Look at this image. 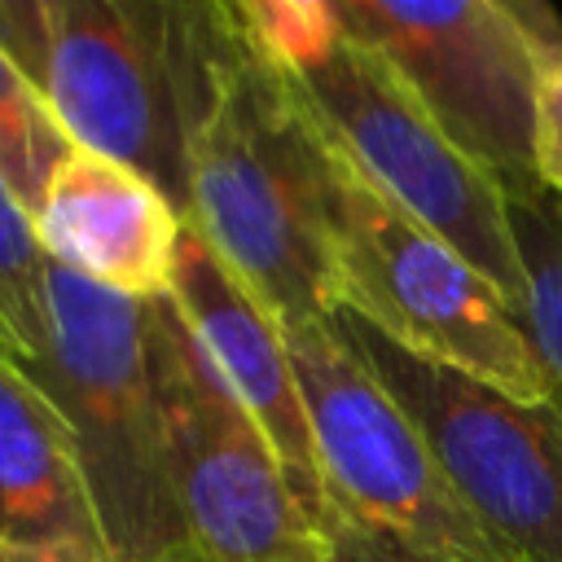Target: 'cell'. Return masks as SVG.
<instances>
[{
	"instance_id": "obj_1",
	"label": "cell",
	"mask_w": 562,
	"mask_h": 562,
	"mask_svg": "<svg viewBox=\"0 0 562 562\" xmlns=\"http://www.w3.org/2000/svg\"><path fill=\"white\" fill-rule=\"evenodd\" d=\"M184 224L281 329L325 321L338 307L334 145L259 31L198 132Z\"/></svg>"
},
{
	"instance_id": "obj_2",
	"label": "cell",
	"mask_w": 562,
	"mask_h": 562,
	"mask_svg": "<svg viewBox=\"0 0 562 562\" xmlns=\"http://www.w3.org/2000/svg\"><path fill=\"white\" fill-rule=\"evenodd\" d=\"M246 9L329 145L400 211L457 246L522 312L505 184L452 140L373 48L342 31L329 0H246Z\"/></svg>"
},
{
	"instance_id": "obj_3",
	"label": "cell",
	"mask_w": 562,
	"mask_h": 562,
	"mask_svg": "<svg viewBox=\"0 0 562 562\" xmlns=\"http://www.w3.org/2000/svg\"><path fill=\"white\" fill-rule=\"evenodd\" d=\"M255 44L246 0H53L44 97L70 145L149 176L189 211V162Z\"/></svg>"
},
{
	"instance_id": "obj_4",
	"label": "cell",
	"mask_w": 562,
	"mask_h": 562,
	"mask_svg": "<svg viewBox=\"0 0 562 562\" xmlns=\"http://www.w3.org/2000/svg\"><path fill=\"white\" fill-rule=\"evenodd\" d=\"M61 413L110 562H154L189 540L149 369L145 299L48 259L44 347L18 364Z\"/></svg>"
},
{
	"instance_id": "obj_5",
	"label": "cell",
	"mask_w": 562,
	"mask_h": 562,
	"mask_svg": "<svg viewBox=\"0 0 562 562\" xmlns=\"http://www.w3.org/2000/svg\"><path fill=\"white\" fill-rule=\"evenodd\" d=\"M334 272L338 307L413 356L461 369L514 400L558 404L522 312L457 246L373 189L338 149Z\"/></svg>"
},
{
	"instance_id": "obj_6",
	"label": "cell",
	"mask_w": 562,
	"mask_h": 562,
	"mask_svg": "<svg viewBox=\"0 0 562 562\" xmlns=\"http://www.w3.org/2000/svg\"><path fill=\"white\" fill-rule=\"evenodd\" d=\"M285 347L338 518L404 544L422 562H514L448 487L422 430L347 342L334 312L290 325Z\"/></svg>"
},
{
	"instance_id": "obj_7",
	"label": "cell",
	"mask_w": 562,
	"mask_h": 562,
	"mask_svg": "<svg viewBox=\"0 0 562 562\" xmlns=\"http://www.w3.org/2000/svg\"><path fill=\"white\" fill-rule=\"evenodd\" d=\"M334 321L422 430L479 527L514 562H562V404H527L413 356L347 307H334Z\"/></svg>"
},
{
	"instance_id": "obj_8",
	"label": "cell",
	"mask_w": 562,
	"mask_h": 562,
	"mask_svg": "<svg viewBox=\"0 0 562 562\" xmlns=\"http://www.w3.org/2000/svg\"><path fill=\"white\" fill-rule=\"evenodd\" d=\"M149 369L167 430V465L189 540L215 562H316L321 536L171 294L145 299Z\"/></svg>"
},
{
	"instance_id": "obj_9",
	"label": "cell",
	"mask_w": 562,
	"mask_h": 562,
	"mask_svg": "<svg viewBox=\"0 0 562 562\" xmlns=\"http://www.w3.org/2000/svg\"><path fill=\"white\" fill-rule=\"evenodd\" d=\"M514 198L549 193L536 162L540 61L492 0H329Z\"/></svg>"
},
{
	"instance_id": "obj_10",
	"label": "cell",
	"mask_w": 562,
	"mask_h": 562,
	"mask_svg": "<svg viewBox=\"0 0 562 562\" xmlns=\"http://www.w3.org/2000/svg\"><path fill=\"white\" fill-rule=\"evenodd\" d=\"M171 303L180 307L184 325L193 329V338L202 342V351L211 356L228 391L237 395V404L250 413V422L272 443L312 531L325 536L338 522V514L321 479V457H316L307 404L294 378L281 321L189 224L176 246Z\"/></svg>"
},
{
	"instance_id": "obj_11",
	"label": "cell",
	"mask_w": 562,
	"mask_h": 562,
	"mask_svg": "<svg viewBox=\"0 0 562 562\" xmlns=\"http://www.w3.org/2000/svg\"><path fill=\"white\" fill-rule=\"evenodd\" d=\"M35 233L53 263L127 299H162L184 215L136 167L75 145L35 206Z\"/></svg>"
},
{
	"instance_id": "obj_12",
	"label": "cell",
	"mask_w": 562,
	"mask_h": 562,
	"mask_svg": "<svg viewBox=\"0 0 562 562\" xmlns=\"http://www.w3.org/2000/svg\"><path fill=\"white\" fill-rule=\"evenodd\" d=\"M0 540L101 549L97 509L53 400L0 356ZM110 558V553H105Z\"/></svg>"
},
{
	"instance_id": "obj_13",
	"label": "cell",
	"mask_w": 562,
	"mask_h": 562,
	"mask_svg": "<svg viewBox=\"0 0 562 562\" xmlns=\"http://www.w3.org/2000/svg\"><path fill=\"white\" fill-rule=\"evenodd\" d=\"M509 228L522 263V325L562 404V211L553 193H509Z\"/></svg>"
},
{
	"instance_id": "obj_14",
	"label": "cell",
	"mask_w": 562,
	"mask_h": 562,
	"mask_svg": "<svg viewBox=\"0 0 562 562\" xmlns=\"http://www.w3.org/2000/svg\"><path fill=\"white\" fill-rule=\"evenodd\" d=\"M70 149L75 145L53 114L44 88L0 48V176L31 215Z\"/></svg>"
},
{
	"instance_id": "obj_15",
	"label": "cell",
	"mask_w": 562,
	"mask_h": 562,
	"mask_svg": "<svg viewBox=\"0 0 562 562\" xmlns=\"http://www.w3.org/2000/svg\"><path fill=\"white\" fill-rule=\"evenodd\" d=\"M44 272L35 215L0 176V356L13 364L44 347Z\"/></svg>"
},
{
	"instance_id": "obj_16",
	"label": "cell",
	"mask_w": 562,
	"mask_h": 562,
	"mask_svg": "<svg viewBox=\"0 0 562 562\" xmlns=\"http://www.w3.org/2000/svg\"><path fill=\"white\" fill-rule=\"evenodd\" d=\"M53 44V0H0V48L44 88Z\"/></svg>"
},
{
	"instance_id": "obj_17",
	"label": "cell",
	"mask_w": 562,
	"mask_h": 562,
	"mask_svg": "<svg viewBox=\"0 0 562 562\" xmlns=\"http://www.w3.org/2000/svg\"><path fill=\"white\" fill-rule=\"evenodd\" d=\"M536 162L544 189H562V57L536 75Z\"/></svg>"
},
{
	"instance_id": "obj_18",
	"label": "cell",
	"mask_w": 562,
	"mask_h": 562,
	"mask_svg": "<svg viewBox=\"0 0 562 562\" xmlns=\"http://www.w3.org/2000/svg\"><path fill=\"white\" fill-rule=\"evenodd\" d=\"M316 562H422L417 553H408L404 544L369 531V527H356L347 518H338L325 536H321V558Z\"/></svg>"
},
{
	"instance_id": "obj_19",
	"label": "cell",
	"mask_w": 562,
	"mask_h": 562,
	"mask_svg": "<svg viewBox=\"0 0 562 562\" xmlns=\"http://www.w3.org/2000/svg\"><path fill=\"white\" fill-rule=\"evenodd\" d=\"M492 4L514 22V31L527 40L540 66L562 57V13L553 9V0H492Z\"/></svg>"
},
{
	"instance_id": "obj_20",
	"label": "cell",
	"mask_w": 562,
	"mask_h": 562,
	"mask_svg": "<svg viewBox=\"0 0 562 562\" xmlns=\"http://www.w3.org/2000/svg\"><path fill=\"white\" fill-rule=\"evenodd\" d=\"M0 562H110L101 549L83 544H22V540H0Z\"/></svg>"
},
{
	"instance_id": "obj_21",
	"label": "cell",
	"mask_w": 562,
	"mask_h": 562,
	"mask_svg": "<svg viewBox=\"0 0 562 562\" xmlns=\"http://www.w3.org/2000/svg\"><path fill=\"white\" fill-rule=\"evenodd\" d=\"M154 562H215L211 553H202L193 540H184V544H176V549H167V553H158Z\"/></svg>"
},
{
	"instance_id": "obj_22",
	"label": "cell",
	"mask_w": 562,
	"mask_h": 562,
	"mask_svg": "<svg viewBox=\"0 0 562 562\" xmlns=\"http://www.w3.org/2000/svg\"><path fill=\"white\" fill-rule=\"evenodd\" d=\"M553 193V202H558V211H562V189H549Z\"/></svg>"
}]
</instances>
